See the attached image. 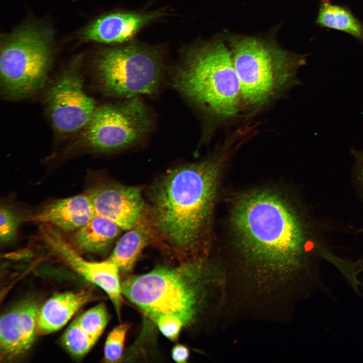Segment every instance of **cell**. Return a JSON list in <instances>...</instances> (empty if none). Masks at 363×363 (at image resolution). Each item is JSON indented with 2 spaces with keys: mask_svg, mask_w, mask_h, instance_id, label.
Wrapping results in <instances>:
<instances>
[{
  "mask_svg": "<svg viewBox=\"0 0 363 363\" xmlns=\"http://www.w3.org/2000/svg\"><path fill=\"white\" fill-rule=\"evenodd\" d=\"M231 219L241 252L267 270H287L305 250L308 237L304 223L276 192L261 190L243 195L233 207Z\"/></svg>",
  "mask_w": 363,
  "mask_h": 363,
  "instance_id": "obj_1",
  "label": "cell"
},
{
  "mask_svg": "<svg viewBox=\"0 0 363 363\" xmlns=\"http://www.w3.org/2000/svg\"><path fill=\"white\" fill-rule=\"evenodd\" d=\"M225 156L220 154L178 167L153 186V224L174 248L193 250L207 226Z\"/></svg>",
  "mask_w": 363,
  "mask_h": 363,
  "instance_id": "obj_2",
  "label": "cell"
},
{
  "mask_svg": "<svg viewBox=\"0 0 363 363\" xmlns=\"http://www.w3.org/2000/svg\"><path fill=\"white\" fill-rule=\"evenodd\" d=\"M172 84L187 100L212 118L234 117L242 106L231 52L221 39L187 50L174 69Z\"/></svg>",
  "mask_w": 363,
  "mask_h": 363,
  "instance_id": "obj_3",
  "label": "cell"
},
{
  "mask_svg": "<svg viewBox=\"0 0 363 363\" xmlns=\"http://www.w3.org/2000/svg\"><path fill=\"white\" fill-rule=\"evenodd\" d=\"M240 86L242 106L259 108L298 83L305 56L289 52L274 39L235 34L225 37Z\"/></svg>",
  "mask_w": 363,
  "mask_h": 363,
  "instance_id": "obj_4",
  "label": "cell"
},
{
  "mask_svg": "<svg viewBox=\"0 0 363 363\" xmlns=\"http://www.w3.org/2000/svg\"><path fill=\"white\" fill-rule=\"evenodd\" d=\"M208 270L198 260L174 267L159 266L126 279L122 283V293L152 321L172 315L186 326L194 322L200 309L211 278Z\"/></svg>",
  "mask_w": 363,
  "mask_h": 363,
  "instance_id": "obj_5",
  "label": "cell"
},
{
  "mask_svg": "<svg viewBox=\"0 0 363 363\" xmlns=\"http://www.w3.org/2000/svg\"><path fill=\"white\" fill-rule=\"evenodd\" d=\"M54 46L53 29L33 20L1 36L0 89L4 99L21 100L46 87Z\"/></svg>",
  "mask_w": 363,
  "mask_h": 363,
  "instance_id": "obj_6",
  "label": "cell"
},
{
  "mask_svg": "<svg viewBox=\"0 0 363 363\" xmlns=\"http://www.w3.org/2000/svg\"><path fill=\"white\" fill-rule=\"evenodd\" d=\"M153 117L141 97L97 105L90 120L64 154L110 153L137 145L150 131Z\"/></svg>",
  "mask_w": 363,
  "mask_h": 363,
  "instance_id": "obj_7",
  "label": "cell"
},
{
  "mask_svg": "<svg viewBox=\"0 0 363 363\" xmlns=\"http://www.w3.org/2000/svg\"><path fill=\"white\" fill-rule=\"evenodd\" d=\"M92 69L101 93L119 99L156 93L165 73L157 49L136 44L101 49L93 59Z\"/></svg>",
  "mask_w": 363,
  "mask_h": 363,
  "instance_id": "obj_8",
  "label": "cell"
},
{
  "mask_svg": "<svg viewBox=\"0 0 363 363\" xmlns=\"http://www.w3.org/2000/svg\"><path fill=\"white\" fill-rule=\"evenodd\" d=\"M82 56L74 58L45 88L43 105L52 129L60 137H73L86 125L97 104L85 91Z\"/></svg>",
  "mask_w": 363,
  "mask_h": 363,
  "instance_id": "obj_9",
  "label": "cell"
},
{
  "mask_svg": "<svg viewBox=\"0 0 363 363\" xmlns=\"http://www.w3.org/2000/svg\"><path fill=\"white\" fill-rule=\"evenodd\" d=\"M41 231L45 243L55 254L84 278L105 292L119 318L123 298L118 268L107 260L97 262L84 259L52 228L44 227Z\"/></svg>",
  "mask_w": 363,
  "mask_h": 363,
  "instance_id": "obj_10",
  "label": "cell"
},
{
  "mask_svg": "<svg viewBox=\"0 0 363 363\" xmlns=\"http://www.w3.org/2000/svg\"><path fill=\"white\" fill-rule=\"evenodd\" d=\"M96 215L129 230L144 220L146 205L140 188L118 184H105L87 193Z\"/></svg>",
  "mask_w": 363,
  "mask_h": 363,
  "instance_id": "obj_11",
  "label": "cell"
},
{
  "mask_svg": "<svg viewBox=\"0 0 363 363\" xmlns=\"http://www.w3.org/2000/svg\"><path fill=\"white\" fill-rule=\"evenodd\" d=\"M163 15L161 11L147 13H110L86 25L78 33V39L82 42L122 43L131 39L141 28Z\"/></svg>",
  "mask_w": 363,
  "mask_h": 363,
  "instance_id": "obj_12",
  "label": "cell"
},
{
  "mask_svg": "<svg viewBox=\"0 0 363 363\" xmlns=\"http://www.w3.org/2000/svg\"><path fill=\"white\" fill-rule=\"evenodd\" d=\"M39 309L32 300L19 303L5 313L0 321L1 357L11 359L32 345L37 327Z\"/></svg>",
  "mask_w": 363,
  "mask_h": 363,
  "instance_id": "obj_13",
  "label": "cell"
},
{
  "mask_svg": "<svg viewBox=\"0 0 363 363\" xmlns=\"http://www.w3.org/2000/svg\"><path fill=\"white\" fill-rule=\"evenodd\" d=\"M95 215L89 195L80 194L48 204L28 220L71 231L83 226Z\"/></svg>",
  "mask_w": 363,
  "mask_h": 363,
  "instance_id": "obj_14",
  "label": "cell"
},
{
  "mask_svg": "<svg viewBox=\"0 0 363 363\" xmlns=\"http://www.w3.org/2000/svg\"><path fill=\"white\" fill-rule=\"evenodd\" d=\"M92 299L91 294L85 291L66 292L54 295L39 309L38 329L45 334L59 330L78 310Z\"/></svg>",
  "mask_w": 363,
  "mask_h": 363,
  "instance_id": "obj_15",
  "label": "cell"
},
{
  "mask_svg": "<svg viewBox=\"0 0 363 363\" xmlns=\"http://www.w3.org/2000/svg\"><path fill=\"white\" fill-rule=\"evenodd\" d=\"M120 229L112 221L95 215L85 225L75 231L72 241L75 249L80 251L101 253L111 246Z\"/></svg>",
  "mask_w": 363,
  "mask_h": 363,
  "instance_id": "obj_16",
  "label": "cell"
},
{
  "mask_svg": "<svg viewBox=\"0 0 363 363\" xmlns=\"http://www.w3.org/2000/svg\"><path fill=\"white\" fill-rule=\"evenodd\" d=\"M152 232L144 220L128 230L118 240L107 260L124 273L130 272L142 251L151 241Z\"/></svg>",
  "mask_w": 363,
  "mask_h": 363,
  "instance_id": "obj_17",
  "label": "cell"
},
{
  "mask_svg": "<svg viewBox=\"0 0 363 363\" xmlns=\"http://www.w3.org/2000/svg\"><path fill=\"white\" fill-rule=\"evenodd\" d=\"M316 24L343 31L363 42V24L347 8L329 3L320 6Z\"/></svg>",
  "mask_w": 363,
  "mask_h": 363,
  "instance_id": "obj_18",
  "label": "cell"
},
{
  "mask_svg": "<svg viewBox=\"0 0 363 363\" xmlns=\"http://www.w3.org/2000/svg\"><path fill=\"white\" fill-rule=\"evenodd\" d=\"M76 320L83 331L96 342L108 323L109 315L101 303L83 313Z\"/></svg>",
  "mask_w": 363,
  "mask_h": 363,
  "instance_id": "obj_19",
  "label": "cell"
},
{
  "mask_svg": "<svg viewBox=\"0 0 363 363\" xmlns=\"http://www.w3.org/2000/svg\"><path fill=\"white\" fill-rule=\"evenodd\" d=\"M63 342L67 350L77 357L85 355L96 343L81 328L76 319L66 330Z\"/></svg>",
  "mask_w": 363,
  "mask_h": 363,
  "instance_id": "obj_20",
  "label": "cell"
},
{
  "mask_svg": "<svg viewBox=\"0 0 363 363\" xmlns=\"http://www.w3.org/2000/svg\"><path fill=\"white\" fill-rule=\"evenodd\" d=\"M130 328L125 323L114 328L107 336L103 350V360L106 362H118L122 361L125 342Z\"/></svg>",
  "mask_w": 363,
  "mask_h": 363,
  "instance_id": "obj_21",
  "label": "cell"
},
{
  "mask_svg": "<svg viewBox=\"0 0 363 363\" xmlns=\"http://www.w3.org/2000/svg\"><path fill=\"white\" fill-rule=\"evenodd\" d=\"M21 218L16 212L7 206L0 209V240L6 244L13 240L17 233Z\"/></svg>",
  "mask_w": 363,
  "mask_h": 363,
  "instance_id": "obj_22",
  "label": "cell"
},
{
  "mask_svg": "<svg viewBox=\"0 0 363 363\" xmlns=\"http://www.w3.org/2000/svg\"><path fill=\"white\" fill-rule=\"evenodd\" d=\"M154 322L162 334L172 341L177 340L183 327L185 326L179 317L172 315L160 316Z\"/></svg>",
  "mask_w": 363,
  "mask_h": 363,
  "instance_id": "obj_23",
  "label": "cell"
},
{
  "mask_svg": "<svg viewBox=\"0 0 363 363\" xmlns=\"http://www.w3.org/2000/svg\"><path fill=\"white\" fill-rule=\"evenodd\" d=\"M190 356L189 348L180 344H177L173 346L171 350V356L172 359L179 363H185L187 361Z\"/></svg>",
  "mask_w": 363,
  "mask_h": 363,
  "instance_id": "obj_24",
  "label": "cell"
},
{
  "mask_svg": "<svg viewBox=\"0 0 363 363\" xmlns=\"http://www.w3.org/2000/svg\"><path fill=\"white\" fill-rule=\"evenodd\" d=\"M352 153L356 161L357 179L363 191V152L352 151Z\"/></svg>",
  "mask_w": 363,
  "mask_h": 363,
  "instance_id": "obj_25",
  "label": "cell"
},
{
  "mask_svg": "<svg viewBox=\"0 0 363 363\" xmlns=\"http://www.w3.org/2000/svg\"><path fill=\"white\" fill-rule=\"evenodd\" d=\"M321 1L322 3H329V0H320Z\"/></svg>",
  "mask_w": 363,
  "mask_h": 363,
  "instance_id": "obj_26",
  "label": "cell"
}]
</instances>
